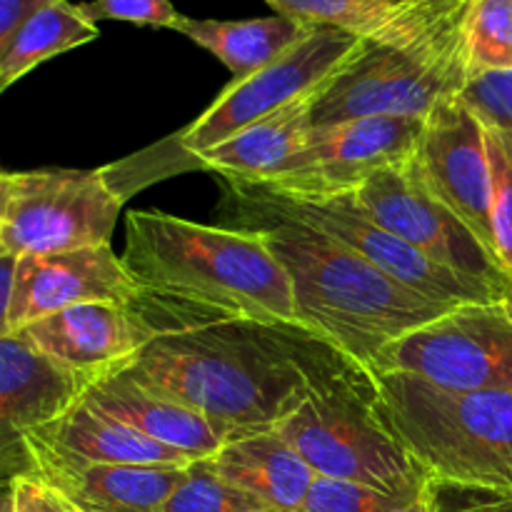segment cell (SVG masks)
I'll return each mask as SVG.
<instances>
[{
    "label": "cell",
    "instance_id": "1",
    "mask_svg": "<svg viewBox=\"0 0 512 512\" xmlns=\"http://www.w3.org/2000/svg\"><path fill=\"white\" fill-rule=\"evenodd\" d=\"M130 308L148 343L123 373L240 433L275 428L315 388L358 368L300 323H265L150 290Z\"/></svg>",
    "mask_w": 512,
    "mask_h": 512
},
{
    "label": "cell",
    "instance_id": "2",
    "mask_svg": "<svg viewBox=\"0 0 512 512\" xmlns=\"http://www.w3.org/2000/svg\"><path fill=\"white\" fill-rule=\"evenodd\" d=\"M220 215L225 228L253 230L268 243L293 285L295 320L365 370L385 345L458 308L405 288L353 248L278 213L243 185L225 183Z\"/></svg>",
    "mask_w": 512,
    "mask_h": 512
},
{
    "label": "cell",
    "instance_id": "3",
    "mask_svg": "<svg viewBox=\"0 0 512 512\" xmlns=\"http://www.w3.org/2000/svg\"><path fill=\"white\" fill-rule=\"evenodd\" d=\"M120 258L135 283L150 293L265 323H298L288 273L253 230L133 210L125 218Z\"/></svg>",
    "mask_w": 512,
    "mask_h": 512
},
{
    "label": "cell",
    "instance_id": "4",
    "mask_svg": "<svg viewBox=\"0 0 512 512\" xmlns=\"http://www.w3.org/2000/svg\"><path fill=\"white\" fill-rule=\"evenodd\" d=\"M473 0H438L400 28L360 40L313 95L310 128L368 115L430 118L470 83L468 10Z\"/></svg>",
    "mask_w": 512,
    "mask_h": 512
},
{
    "label": "cell",
    "instance_id": "5",
    "mask_svg": "<svg viewBox=\"0 0 512 512\" xmlns=\"http://www.w3.org/2000/svg\"><path fill=\"white\" fill-rule=\"evenodd\" d=\"M390 433L440 483L512 493V393L448 390L403 373H373Z\"/></svg>",
    "mask_w": 512,
    "mask_h": 512
},
{
    "label": "cell",
    "instance_id": "6",
    "mask_svg": "<svg viewBox=\"0 0 512 512\" xmlns=\"http://www.w3.org/2000/svg\"><path fill=\"white\" fill-rule=\"evenodd\" d=\"M360 35L340 28H313L288 53L245 80H233L198 120L170 135L165 143L133 155L125 163L100 168L108 183L128 200L133 190L185 173L215 145L225 143L248 125L268 118L293 100L308 98L353 55Z\"/></svg>",
    "mask_w": 512,
    "mask_h": 512
},
{
    "label": "cell",
    "instance_id": "7",
    "mask_svg": "<svg viewBox=\"0 0 512 512\" xmlns=\"http://www.w3.org/2000/svg\"><path fill=\"white\" fill-rule=\"evenodd\" d=\"M315 475L415 498L430 475L388 430L375 408V380L365 368L328 380L275 425Z\"/></svg>",
    "mask_w": 512,
    "mask_h": 512
},
{
    "label": "cell",
    "instance_id": "8",
    "mask_svg": "<svg viewBox=\"0 0 512 512\" xmlns=\"http://www.w3.org/2000/svg\"><path fill=\"white\" fill-rule=\"evenodd\" d=\"M123 205L103 170H8L0 175V250L23 258L110 245Z\"/></svg>",
    "mask_w": 512,
    "mask_h": 512
},
{
    "label": "cell",
    "instance_id": "9",
    "mask_svg": "<svg viewBox=\"0 0 512 512\" xmlns=\"http://www.w3.org/2000/svg\"><path fill=\"white\" fill-rule=\"evenodd\" d=\"M370 373H403L448 390L512 393V298L458 305L385 345Z\"/></svg>",
    "mask_w": 512,
    "mask_h": 512
},
{
    "label": "cell",
    "instance_id": "10",
    "mask_svg": "<svg viewBox=\"0 0 512 512\" xmlns=\"http://www.w3.org/2000/svg\"><path fill=\"white\" fill-rule=\"evenodd\" d=\"M353 195L375 223L423 250L435 263L480 280L503 295L510 293V273L498 255L435 195L418 155L410 163L378 170Z\"/></svg>",
    "mask_w": 512,
    "mask_h": 512
},
{
    "label": "cell",
    "instance_id": "11",
    "mask_svg": "<svg viewBox=\"0 0 512 512\" xmlns=\"http://www.w3.org/2000/svg\"><path fill=\"white\" fill-rule=\"evenodd\" d=\"M250 193L258 195L265 205L275 208L288 218L300 220L315 230H323L330 238L340 240L365 260L398 280L405 288L415 290L423 298L435 300L443 305H470V303H490V300L508 298L500 290L480 283V280L460 275L445 265L435 263L423 250L413 248L398 235L388 233L383 225L375 223L363 205L355 200L353 193L323 195V198H293V195H280L273 190H265L260 185H245Z\"/></svg>",
    "mask_w": 512,
    "mask_h": 512
},
{
    "label": "cell",
    "instance_id": "12",
    "mask_svg": "<svg viewBox=\"0 0 512 512\" xmlns=\"http://www.w3.org/2000/svg\"><path fill=\"white\" fill-rule=\"evenodd\" d=\"M425 120L368 115L313 128L300 153L260 188L293 198L355 193L378 170L418 155Z\"/></svg>",
    "mask_w": 512,
    "mask_h": 512
},
{
    "label": "cell",
    "instance_id": "13",
    "mask_svg": "<svg viewBox=\"0 0 512 512\" xmlns=\"http://www.w3.org/2000/svg\"><path fill=\"white\" fill-rule=\"evenodd\" d=\"M143 293L110 245L55 255H23L10 308L0 315V338L83 303L130 305Z\"/></svg>",
    "mask_w": 512,
    "mask_h": 512
},
{
    "label": "cell",
    "instance_id": "14",
    "mask_svg": "<svg viewBox=\"0 0 512 512\" xmlns=\"http://www.w3.org/2000/svg\"><path fill=\"white\" fill-rule=\"evenodd\" d=\"M418 160L435 195L495 253L488 138L480 115L463 98L430 113Z\"/></svg>",
    "mask_w": 512,
    "mask_h": 512
},
{
    "label": "cell",
    "instance_id": "15",
    "mask_svg": "<svg viewBox=\"0 0 512 512\" xmlns=\"http://www.w3.org/2000/svg\"><path fill=\"white\" fill-rule=\"evenodd\" d=\"M5 480L25 475L33 463L73 465H173L190 463L188 455L148 438L113 415L80 400L68 415L33 430L0 453Z\"/></svg>",
    "mask_w": 512,
    "mask_h": 512
},
{
    "label": "cell",
    "instance_id": "16",
    "mask_svg": "<svg viewBox=\"0 0 512 512\" xmlns=\"http://www.w3.org/2000/svg\"><path fill=\"white\" fill-rule=\"evenodd\" d=\"M20 338L55 363L103 378L128 368L148 343V330L130 305L83 303L25 325Z\"/></svg>",
    "mask_w": 512,
    "mask_h": 512
},
{
    "label": "cell",
    "instance_id": "17",
    "mask_svg": "<svg viewBox=\"0 0 512 512\" xmlns=\"http://www.w3.org/2000/svg\"><path fill=\"white\" fill-rule=\"evenodd\" d=\"M98 383L55 363L20 335L0 338V453L68 415Z\"/></svg>",
    "mask_w": 512,
    "mask_h": 512
},
{
    "label": "cell",
    "instance_id": "18",
    "mask_svg": "<svg viewBox=\"0 0 512 512\" xmlns=\"http://www.w3.org/2000/svg\"><path fill=\"white\" fill-rule=\"evenodd\" d=\"M85 400L148 438L180 450L190 460L213 458L233 435L240 433L233 425L218 423L168 395L135 383L123 370L103 375L88 390Z\"/></svg>",
    "mask_w": 512,
    "mask_h": 512
},
{
    "label": "cell",
    "instance_id": "19",
    "mask_svg": "<svg viewBox=\"0 0 512 512\" xmlns=\"http://www.w3.org/2000/svg\"><path fill=\"white\" fill-rule=\"evenodd\" d=\"M188 463L73 465L33 463L25 475L58 490L80 512H160Z\"/></svg>",
    "mask_w": 512,
    "mask_h": 512
},
{
    "label": "cell",
    "instance_id": "20",
    "mask_svg": "<svg viewBox=\"0 0 512 512\" xmlns=\"http://www.w3.org/2000/svg\"><path fill=\"white\" fill-rule=\"evenodd\" d=\"M210 460L220 478L265 508L300 510L315 480V470L275 428L233 435Z\"/></svg>",
    "mask_w": 512,
    "mask_h": 512
},
{
    "label": "cell",
    "instance_id": "21",
    "mask_svg": "<svg viewBox=\"0 0 512 512\" xmlns=\"http://www.w3.org/2000/svg\"><path fill=\"white\" fill-rule=\"evenodd\" d=\"M313 95L293 100L268 118L248 125L225 143L200 155L190 170H210L225 183L263 185L273 180L305 145L310 135Z\"/></svg>",
    "mask_w": 512,
    "mask_h": 512
},
{
    "label": "cell",
    "instance_id": "22",
    "mask_svg": "<svg viewBox=\"0 0 512 512\" xmlns=\"http://www.w3.org/2000/svg\"><path fill=\"white\" fill-rule=\"evenodd\" d=\"M175 30L213 53L235 80H245L288 53L313 30V25L278 13L250 20H198L183 15Z\"/></svg>",
    "mask_w": 512,
    "mask_h": 512
},
{
    "label": "cell",
    "instance_id": "23",
    "mask_svg": "<svg viewBox=\"0 0 512 512\" xmlns=\"http://www.w3.org/2000/svg\"><path fill=\"white\" fill-rule=\"evenodd\" d=\"M98 23L90 20L83 3L58 0L28 20L8 43L0 45V90L28 75L45 60L80 48L98 38Z\"/></svg>",
    "mask_w": 512,
    "mask_h": 512
},
{
    "label": "cell",
    "instance_id": "24",
    "mask_svg": "<svg viewBox=\"0 0 512 512\" xmlns=\"http://www.w3.org/2000/svg\"><path fill=\"white\" fill-rule=\"evenodd\" d=\"M438 0L398 5L388 0H268L275 13L313 28H340L370 38L400 28Z\"/></svg>",
    "mask_w": 512,
    "mask_h": 512
},
{
    "label": "cell",
    "instance_id": "25",
    "mask_svg": "<svg viewBox=\"0 0 512 512\" xmlns=\"http://www.w3.org/2000/svg\"><path fill=\"white\" fill-rule=\"evenodd\" d=\"M268 510L253 495L220 478L213 460H190L183 480L175 485L160 512H263Z\"/></svg>",
    "mask_w": 512,
    "mask_h": 512
},
{
    "label": "cell",
    "instance_id": "26",
    "mask_svg": "<svg viewBox=\"0 0 512 512\" xmlns=\"http://www.w3.org/2000/svg\"><path fill=\"white\" fill-rule=\"evenodd\" d=\"M470 80L512 70V0H473L468 10Z\"/></svg>",
    "mask_w": 512,
    "mask_h": 512
},
{
    "label": "cell",
    "instance_id": "27",
    "mask_svg": "<svg viewBox=\"0 0 512 512\" xmlns=\"http://www.w3.org/2000/svg\"><path fill=\"white\" fill-rule=\"evenodd\" d=\"M483 120L488 138L490 178H493L495 253L512 278V128Z\"/></svg>",
    "mask_w": 512,
    "mask_h": 512
},
{
    "label": "cell",
    "instance_id": "28",
    "mask_svg": "<svg viewBox=\"0 0 512 512\" xmlns=\"http://www.w3.org/2000/svg\"><path fill=\"white\" fill-rule=\"evenodd\" d=\"M410 498H398L368 485L315 475L303 512H395Z\"/></svg>",
    "mask_w": 512,
    "mask_h": 512
},
{
    "label": "cell",
    "instance_id": "29",
    "mask_svg": "<svg viewBox=\"0 0 512 512\" xmlns=\"http://www.w3.org/2000/svg\"><path fill=\"white\" fill-rule=\"evenodd\" d=\"M90 20H125V23L145 25V28L175 30L183 15L170 0H93L83 3Z\"/></svg>",
    "mask_w": 512,
    "mask_h": 512
},
{
    "label": "cell",
    "instance_id": "30",
    "mask_svg": "<svg viewBox=\"0 0 512 512\" xmlns=\"http://www.w3.org/2000/svg\"><path fill=\"white\" fill-rule=\"evenodd\" d=\"M480 118L503 123L512 128V70L505 73H485L468 83L460 95Z\"/></svg>",
    "mask_w": 512,
    "mask_h": 512
},
{
    "label": "cell",
    "instance_id": "31",
    "mask_svg": "<svg viewBox=\"0 0 512 512\" xmlns=\"http://www.w3.org/2000/svg\"><path fill=\"white\" fill-rule=\"evenodd\" d=\"M3 512H80L58 490L35 475H15L5 480Z\"/></svg>",
    "mask_w": 512,
    "mask_h": 512
},
{
    "label": "cell",
    "instance_id": "32",
    "mask_svg": "<svg viewBox=\"0 0 512 512\" xmlns=\"http://www.w3.org/2000/svg\"><path fill=\"white\" fill-rule=\"evenodd\" d=\"M433 512H512V493L433 480Z\"/></svg>",
    "mask_w": 512,
    "mask_h": 512
},
{
    "label": "cell",
    "instance_id": "33",
    "mask_svg": "<svg viewBox=\"0 0 512 512\" xmlns=\"http://www.w3.org/2000/svg\"><path fill=\"white\" fill-rule=\"evenodd\" d=\"M58 0H0V45L8 43L33 15Z\"/></svg>",
    "mask_w": 512,
    "mask_h": 512
},
{
    "label": "cell",
    "instance_id": "34",
    "mask_svg": "<svg viewBox=\"0 0 512 512\" xmlns=\"http://www.w3.org/2000/svg\"><path fill=\"white\" fill-rule=\"evenodd\" d=\"M18 263H20L18 255L3 253V250H0V315L10 308V300H13Z\"/></svg>",
    "mask_w": 512,
    "mask_h": 512
},
{
    "label": "cell",
    "instance_id": "35",
    "mask_svg": "<svg viewBox=\"0 0 512 512\" xmlns=\"http://www.w3.org/2000/svg\"><path fill=\"white\" fill-rule=\"evenodd\" d=\"M395 512H433V478L425 483V488L415 498H410Z\"/></svg>",
    "mask_w": 512,
    "mask_h": 512
},
{
    "label": "cell",
    "instance_id": "36",
    "mask_svg": "<svg viewBox=\"0 0 512 512\" xmlns=\"http://www.w3.org/2000/svg\"><path fill=\"white\" fill-rule=\"evenodd\" d=\"M388 3H398V5H415V3H430V0H388Z\"/></svg>",
    "mask_w": 512,
    "mask_h": 512
},
{
    "label": "cell",
    "instance_id": "37",
    "mask_svg": "<svg viewBox=\"0 0 512 512\" xmlns=\"http://www.w3.org/2000/svg\"><path fill=\"white\" fill-rule=\"evenodd\" d=\"M263 512H303V510H280V508H268V510H263Z\"/></svg>",
    "mask_w": 512,
    "mask_h": 512
},
{
    "label": "cell",
    "instance_id": "38",
    "mask_svg": "<svg viewBox=\"0 0 512 512\" xmlns=\"http://www.w3.org/2000/svg\"><path fill=\"white\" fill-rule=\"evenodd\" d=\"M508 298H512V278H510V293H508Z\"/></svg>",
    "mask_w": 512,
    "mask_h": 512
}]
</instances>
